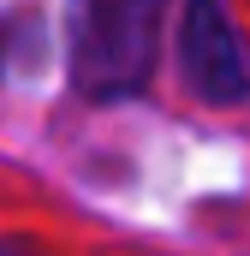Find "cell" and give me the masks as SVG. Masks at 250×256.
Here are the masks:
<instances>
[{"instance_id": "obj_2", "label": "cell", "mask_w": 250, "mask_h": 256, "mask_svg": "<svg viewBox=\"0 0 250 256\" xmlns=\"http://www.w3.org/2000/svg\"><path fill=\"white\" fill-rule=\"evenodd\" d=\"M179 60L202 102H244L250 96V60L220 12V0H190L179 24Z\"/></svg>"}, {"instance_id": "obj_1", "label": "cell", "mask_w": 250, "mask_h": 256, "mask_svg": "<svg viewBox=\"0 0 250 256\" xmlns=\"http://www.w3.org/2000/svg\"><path fill=\"white\" fill-rule=\"evenodd\" d=\"M167 0H72V78L84 96H131L161 42Z\"/></svg>"}]
</instances>
